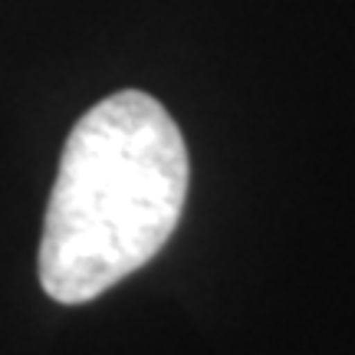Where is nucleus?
<instances>
[{
  "mask_svg": "<svg viewBox=\"0 0 355 355\" xmlns=\"http://www.w3.org/2000/svg\"><path fill=\"white\" fill-rule=\"evenodd\" d=\"M188 148L162 102L122 89L79 119L60 155L40 283L79 306L145 266L175 234L188 198Z\"/></svg>",
  "mask_w": 355,
  "mask_h": 355,
  "instance_id": "obj_1",
  "label": "nucleus"
}]
</instances>
